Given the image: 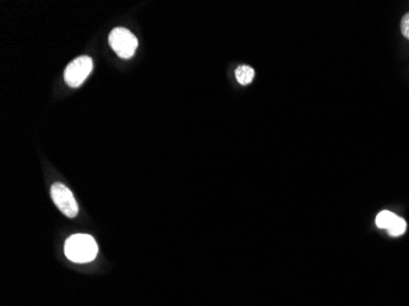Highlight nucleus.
<instances>
[{
    "label": "nucleus",
    "instance_id": "nucleus-8",
    "mask_svg": "<svg viewBox=\"0 0 409 306\" xmlns=\"http://www.w3.org/2000/svg\"><path fill=\"white\" fill-rule=\"evenodd\" d=\"M400 31H402V35L409 41V13H407V14L402 18V21H400Z\"/></svg>",
    "mask_w": 409,
    "mask_h": 306
},
{
    "label": "nucleus",
    "instance_id": "nucleus-1",
    "mask_svg": "<svg viewBox=\"0 0 409 306\" xmlns=\"http://www.w3.org/2000/svg\"><path fill=\"white\" fill-rule=\"evenodd\" d=\"M99 254V246L95 239L89 234H75L65 242V255L69 260L77 264L95 260Z\"/></svg>",
    "mask_w": 409,
    "mask_h": 306
},
{
    "label": "nucleus",
    "instance_id": "nucleus-2",
    "mask_svg": "<svg viewBox=\"0 0 409 306\" xmlns=\"http://www.w3.org/2000/svg\"><path fill=\"white\" fill-rule=\"evenodd\" d=\"M109 45L117 53L118 57L123 59H130L135 55L138 48V38L128 28H117L112 30L109 35Z\"/></svg>",
    "mask_w": 409,
    "mask_h": 306
},
{
    "label": "nucleus",
    "instance_id": "nucleus-6",
    "mask_svg": "<svg viewBox=\"0 0 409 306\" xmlns=\"http://www.w3.org/2000/svg\"><path fill=\"white\" fill-rule=\"evenodd\" d=\"M397 216L390 211H382L376 217V225L382 230H388Z\"/></svg>",
    "mask_w": 409,
    "mask_h": 306
},
{
    "label": "nucleus",
    "instance_id": "nucleus-5",
    "mask_svg": "<svg viewBox=\"0 0 409 306\" xmlns=\"http://www.w3.org/2000/svg\"><path fill=\"white\" fill-rule=\"evenodd\" d=\"M235 77L240 85H249L255 77V72L249 65H240L235 70Z\"/></svg>",
    "mask_w": 409,
    "mask_h": 306
},
{
    "label": "nucleus",
    "instance_id": "nucleus-7",
    "mask_svg": "<svg viewBox=\"0 0 409 306\" xmlns=\"http://www.w3.org/2000/svg\"><path fill=\"white\" fill-rule=\"evenodd\" d=\"M405 230H407V223H405V220L397 216V218L390 225V228L387 230V232L392 237H400V235L405 234Z\"/></svg>",
    "mask_w": 409,
    "mask_h": 306
},
{
    "label": "nucleus",
    "instance_id": "nucleus-4",
    "mask_svg": "<svg viewBox=\"0 0 409 306\" xmlns=\"http://www.w3.org/2000/svg\"><path fill=\"white\" fill-rule=\"evenodd\" d=\"M50 196L55 206L63 212L65 216L69 218H74L79 213V205L74 198L72 191L62 184V183H55L50 188Z\"/></svg>",
    "mask_w": 409,
    "mask_h": 306
},
{
    "label": "nucleus",
    "instance_id": "nucleus-3",
    "mask_svg": "<svg viewBox=\"0 0 409 306\" xmlns=\"http://www.w3.org/2000/svg\"><path fill=\"white\" fill-rule=\"evenodd\" d=\"M94 68V62L90 57L82 55L72 60L64 72V80L70 87H79L89 77Z\"/></svg>",
    "mask_w": 409,
    "mask_h": 306
}]
</instances>
